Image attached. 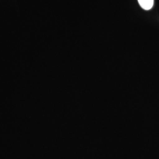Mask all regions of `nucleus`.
Segmentation results:
<instances>
[{
  "instance_id": "f257e3e1",
  "label": "nucleus",
  "mask_w": 159,
  "mask_h": 159,
  "mask_svg": "<svg viewBox=\"0 0 159 159\" xmlns=\"http://www.w3.org/2000/svg\"><path fill=\"white\" fill-rule=\"evenodd\" d=\"M138 2L144 10H150L153 7L154 0H138Z\"/></svg>"
}]
</instances>
